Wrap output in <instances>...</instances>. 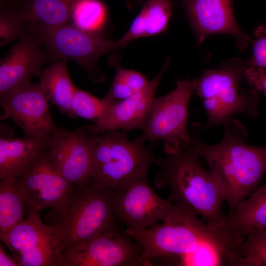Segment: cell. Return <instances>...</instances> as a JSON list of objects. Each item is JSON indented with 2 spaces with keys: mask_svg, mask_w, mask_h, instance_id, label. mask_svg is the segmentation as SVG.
Wrapping results in <instances>:
<instances>
[{
  "mask_svg": "<svg viewBox=\"0 0 266 266\" xmlns=\"http://www.w3.org/2000/svg\"><path fill=\"white\" fill-rule=\"evenodd\" d=\"M223 126L222 139L212 145L201 139L202 126L195 123L190 140L181 146L203 160L209 169L219 177L225 189V201L229 209L227 214L231 215L258 188L266 172V145L247 144V130L236 119Z\"/></svg>",
  "mask_w": 266,
  "mask_h": 266,
  "instance_id": "1",
  "label": "cell"
},
{
  "mask_svg": "<svg viewBox=\"0 0 266 266\" xmlns=\"http://www.w3.org/2000/svg\"><path fill=\"white\" fill-rule=\"evenodd\" d=\"M164 150L166 155L159 158L157 165L161 170L155 177V186H168L169 201L188 207L208 226L222 231L226 191L219 177L204 168L200 159L188 149L179 146Z\"/></svg>",
  "mask_w": 266,
  "mask_h": 266,
  "instance_id": "2",
  "label": "cell"
},
{
  "mask_svg": "<svg viewBox=\"0 0 266 266\" xmlns=\"http://www.w3.org/2000/svg\"><path fill=\"white\" fill-rule=\"evenodd\" d=\"M128 132L114 130L87 139L91 162V183L113 191L123 189L137 179L147 178L149 167L159 158L153 153L155 143L145 145L130 140Z\"/></svg>",
  "mask_w": 266,
  "mask_h": 266,
  "instance_id": "3",
  "label": "cell"
},
{
  "mask_svg": "<svg viewBox=\"0 0 266 266\" xmlns=\"http://www.w3.org/2000/svg\"><path fill=\"white\" fill-rule=\"evenodd\" d=\"M247 67L239 58H231L196 78L194 94L201 100L207 118L202 131L223 125L238 114L257 117V92L242 86Z\"/></svg>",
  "mask_w": 266,
  "mask_h": 266,
  "instance_id": "4",
  "label": "cell"
},
{
  "mask_svg": "<svg viewBox=\"0 0 266 266\" xmlns=\"http://www.w3.org/2000/svg\"><path fill=\"white\" fill-rule=\"evenodd\" d=\"M116 218L112 190L91 182L76 187L63 216L53 223L57 254L99 236L116 225Z\"/></svg>",
  "mask_w": 266,
  "mask_h": 266,
  "instance_id": "5",
  "label": "cell"
},
{
  "mask_svg": "<svg viewBox=\"0 0 266 266\" xmlns=\"http://www.w3.org/2000/svg\"><path fill=\"white\" fill-rule=\"evenodd\" d=\"M27 33L46 50L51 60L76 62L91 80L96 83L104 78L97 68L98 59L122 48L118 41L83 31L71 23L51 27H28Z\"/></svg>",
  "mask_w": 266,
  "mask_h": 266,
  "instance_id": "6",
  "label": "cell"
},
{
  "mask_svg": "<svg viewBox=\"0 0 266 266\" xmlns=\"http://www.w3.org/2000/svg\"><path fill=\"white\" fill-rule=\"evenodd\" d=\"M15 179L27 214L50 209L53 223L63 216L76 188L57 168L49 147L37 154Z\"/></svg>",
  "mask_w": 266,
  "mask_h": 266,
  "instance_id": "7",
  "label": "cell"
},
{
  "mask_svg": "<svg viewBox=\"0 0 266 266\" xmlns=\"http://www.w3.org/2000/svg\"><path fill=\"white\" fill-rule=\"evenodd\" d=\"M201 222L193 211L186 209L179 219L163 221L144 230L127 228L123 232L141 246V265L148 266L154 259L177 260L194 251L202 243H210L202 233Z\"/></svg>",
  "mask_w": 266,
  "mask_h": 266,
  "instance_id": "8",
  "label": "cell"
},
{
  "mask_svg": "<svg viewBox=\"0 0 266 266\" xmlns=\"http://www.w3.org/2000/svg\"><path fill=\"white\" fill-rule=\"evenodd\" d=\"M196 78L177 81L176 87L167 94L154 98L140 136L135 139L146 141H165L164 148L185 144L191 139L187 130L189 104L196 87Z\"/></svg>",
  "mask_w": 266,
  "mask_h": 266,
  "instance_id": "9",
  "label": "cell"
},
{
  "mask_svg": "<svg viewBox=\"0 0 266 266\" xmlns=\"http://www.w3.org/2000/svg\"><path fill=\"white\" fill-rule=\"evenodd\" d=\"M113 194L116 217L132 230L146 229L159 221L178 219L182 215V208L161 198L147 178L135 180Z\"/></svg>",
  "mask_w": 266,
  "mask_h": 266,
  "instance_id": "10",
  "label": "cell"
},
{
  "mask_svg": "<svg viewBox=\"0 0 266 266\" xmlns=\"http://www.w3.org/2000/svg\"><path fill=\"white\" fill-rule=\"evenodd\" d=\"M142 248L116 225L95 238L61 251L57 266H133L141 265Z\"/></svg>",
  "mask_w": 266,
  "mask_h": 266,
  "instance_id": "11",
  "label": "cell"
},
{
  "mask_svg": "<svg viewBox=\"0 0 266 266\" xmlns=\"http://www.w3.org/2000/svg\"><path fill=\"white\" fill-rule=\"evenodd\" d=\"M40 212H31L8 230L0 231V238L20 266H57L54 224L46 225Z\"/></svg>",
  "mask_w": 266,
  "mask_h": 266,
  "instance_id": "12",
  "label": "cell"
},
{
  "mask_svg": "<svg viewBox=\"0 0 266 266\" xmlns=\"http://www.w3.org/2000/svg\"><path fill=\"white\" fill-rule=\"evenodd\" d=\"M48 100L39 83H30L0 96L3 109L1 119H10L26 136L47 140L55 131Z\"/></svg>",
  "mask_w": 266,
  "mask_h": 266,
  "instance_id": "13",
  "label": "cell"
},
{
  "mask_svg": "<svg viewBox=\"0 0 266 266\" xmlns=\"http://www.w3.org/2000/svg\"><path fill=\"white\" fill-rule=\"evenodd\" d=\"M169 63L168 58L159 73L149 80L144 89L127 99L113 102L96 122L80 128L91 135L114 130L129 132L134 129L142 130L155 98V92Z\"/></svg>",
  "mask_w": 266,
  "mask_h": 266,
  "instance_id": "14",
  "label": "cell"
},
{
  "mask_svg": "<svg viewBox=\"0 0 266 266\" xmlns=\"http://www.w3.org/2000/svg\"><path fill=\"white\" fill-rule=\"evenodd\" d=\"M195 33L198 45L214 34H226L235 39L240 49L249 37L240 29L234 16L233 0H181Z\"/></svg>",
  "mask_w": 266,
  "mask_h": 266,
  "instance_id": "15",
  "label": "cell"
},
{
  "mask_svg": "<svg viewBox=\"0 0 266 266\" xmlns=\"http://www.w3.org/2000/svg\"><path fill=\"white\" fill-rule=\"evenodd\" d=\"M48 147L55 166L67 181L76 187L90 183V151L83 130L70 131L60 126L49 138Z\"/></svg>",
  "mask_w": 266,
  "mask_h": 266,
  "instance_id": "16",
  "label": "cell"
},
{
  "mask_svg": "<svg viewBox=\"0 0 266 266\" xmlns=\"http://www.w3.org/2000/svg\"><path fill=\"white\" fill-rule=\"evenodd\" d=\"M51 60L46 50L26 33L0 61V96L30 83L31 76Z\"/></svg>",
  "mask_w": 266,
  "mask_h": 266,
  "instance_id": "17",
  "label": "cell"
},
{
  "mask_svg": "<svg viewBox=\"0 0 266 266\" xmlns=\"http://www.w3.org/2000/svg\"><path fill=\"white\" fill-rule=\"evenodd\" d=\"M249 196L232 214H226L223 229L240 243L252 231L266 228V184L258 187Z\"/></svg>",
  "mask_w": 266,
  "mask_h": 266,
  "instance_id": "18",
  "label": "cell"
},
{
  "mask_svg": "<svg viewBox=\"0 0 266 266\" xmlns=\"http://www.w3.org/2000/svg\"><path fill=\"white\" fill-rule=\"evenodd\" d=\"M49 145V139L0 138V180L15 179L31 161Z\"/></svg>",
  "mask_w": 266,
  "mask_h": 266,
  "instance_id": "19",
  "label": "cell"
},
{
  "mask_svg": "<svg viewBox=\"0 0 266 266\" xmlns=\"http://www.w3.org/2000/svg\"><path fill=\"white\" fill-rule=\"evenodd\" d=\"M172 6L171 0H147L128 30L117 41L121 48L134 40L164 32L171 17Z\"/></svg>",
  "mask_w": 266,
  "mask_h": 266,
  "instance_id": "20",
  "label": "cell"
},
{
  "mask_svg": "<svg viewBox=\"0 0 266 266\" xmlns=\"http://www.w3.org/2000/svg\"><path fill=\"white\" fill-rule=\"evenodd\" d=\"M80 0H29L13 8L28 27H51L70 23Z\"/></svg>",
  "mask_w": 266,
  "mask_h": 266,
  "instance_id": "21",
  "label": "cell"
},
{
  "mask_svg": "<svg viewBox=\"0 0 266 266\" xmlns=\"http://www.w3.org/2000/svg\"><path fill=\"white\" fill-rule=\"evenodd\" d=\"M66 60L53 61L35 72L39 86L48 101L58 107L60 112L70 116L71 100L77 87L68 73Z\"/></svg>",
  "mask_w": 266,
  "mask_h": 266,
  "instance_id": "22",
  "label": "cell"
},
{
  "mask_svg": "<svg viewBox=\"0 0 266 266\" xmlns=\"http://www.w3.org/2000/svg\"><path fill=\"white\" fill-rule=\"evenodd\" d=\"M26 212L25 201L15 179L0 182V230L9 229L22 221Z\"/></svg>",
  "mask_w": 266,
  "mask_h": 266,
  "instance_id": "23",
  "label": "cell"
},
{
  "mask_svg": "<svg viewBox=\"0 0 266 266\" xmlns=\"http://www.w3.org/2000/svg\"><path fill=\"white\" fill-rule=\"evenodd\" d=\"M108 15L107 8L101 0H80L73 8L70 23L83 31L101 34Z\"/></svg>",
  "mask_w": 266,
  "mask_h": 266,
  "instance_id": "24",
  "label": "cell"
},
{
  "mask_svg": "<svg viewBox=\"0 0 266 266\" xmlns=\"http://www.w3.org/2000/svg\"><path fill=\"white\" fill-rule=\"evenodd\" d=\"M113 102L77 87L71 100L70 117H79L96 122Z\"/></svg>",
  "mask_w": 266,
  "mask_h": 266,
  "instance_id": "25",
  "label": "cell"
},
{
  "mask_svg": "<svg viewBox=\"0 0 266 266\" xmlns=\"http://www.w3.org/2000/svg\"><path fill=\"white\" fill-rule=\"evenodd\" d=\"M240 266H266V228L252 231L239 248Z\"/></svg>",
  "mask_w": 266,
  "mask_h": 266,
  "instance_id": "26",
  "label": "cell"
},
{
  "mask_svg": "<svg viewBox=\"0 0 266 266\" xmlns=\"http://www.w3.org/2000/svg\"><path fill=\"white\" fill-rule=\"evenodd\" d=\"M184 266H222L227 264L224 255L213 244L204 242L193 252L179 258Z\"/></svg>",
  "mask_w": 266,
  "mask_h": 266,
  "instance_id": "27",
  "label": "cell"
},
{
  "mask_svg": "<svg viewBox=\"0 0 266 266\" xmlns=\"http://www.w3.org/2000/svg\"><path fill=\"white\" fill-rule=\"evenodd\" d=\"M26 33V27L16 10L11 8L0 7V46L17 38L20 39Z\"/></svg>",
  "mask_w": 266,
  "mask_h": 266,
  "instance_id": "28",
  "label": "cell"
},
{
  "mask_svg": "<svg viewBox=\"0 0 266 266\" xmlns=\"http://www.w3.org/2000/svg\"><path fill=\"white\" fill-rule=\"evenodd\" d=\"M115 77L120 80L124 85L133 93L144 89L149 81L143 74L124 68L117 64Z\"/></svg>",
  "mask_w": 266,
  "mask_h": 266,
  "instance_id": "29",
  "label": "cell"
},
{
  "mask_svg": "<svg viewBox=\"0 0 266 266\" xmlns=\"http://www.w3.org/2000/svg\"><path fill=\"white\" fill-rule=\"evenodd\" d=\"M253 53L244 63L247 67L266 69V36H259L252 42Z\"/></svg>",
  "mask_w": 266,
  "mask_h": 266,
  "instance_id": "30",
  "label": "cell"
},
{
  "mask_svg": "<svg viewBox=\"0 0 266 266\" xmlns=\"http://www.w3.org/2000/svg\"><path fill=\"white\" fill-rule=\"evenodd\" d=\"M245 79L254 90L266 95V69L257 67H247Z\"/></svg>",
  "mask_w": 266,
  "mask_h": 266,
  "instance_id": "31",
  "label": "cell"
},
{
  "mask_svg": "<svg viewBox=\"0 0 266 266\" xmlns=\"http://www.w3.org/2000/svg\"><path fill=\"white\" fill-rule=\"evenodd\" d=\"M0 266H17L19 264L16 259L8 255L5 252L1 244L0 245Z\"/></svg>",
  "mask_w": 266,
  "mask_h": 266,
  "instance_id": "32",
  "label": "cell"
},
{
  "mask_svg": "<svg viewBox=\"0 0 266 266\" xmlns=\"http://www.w3.org/2000/svg\"><path fill=\"white\" fill-rule=\"evenodd\" d=\"M29 0H10V4L7 8H16Z\"/></svg>",
  "mask_w": 266,
  "mask_h": 266,
  "instance_id": "33",
  "label": "cell"
},
{
  "mask_svg": "<svg viewBox=\"0 0 266 266\" xmlns=\"http://www.w3.org/2000/svg\"><path fill=\"white\" fill-rule=\"evenodd\" d=\"M138 2H144L147 0H136Z\"/></svg>",
  "mask_w": 266,
  "mask_h": 266,
  "instance_id": "34",
  "label": "cell"
},
{
  "mask_svg": "<svg viewBox=\"0 0 266 266\" xmlns=\"http://www.w3.org/2000/svg\"><path fill=\"white\" fill-rule=\"evenodd\" d=\"M266 2V0H265Z\"/></svg>",
  "mask_w": 266,
  "mask_h": 266,
  "instance_id": "35",
  "label": "cell"
}]
</instances>
